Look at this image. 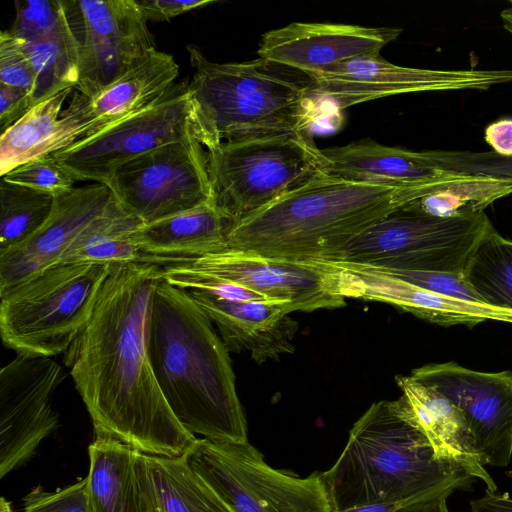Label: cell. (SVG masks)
Wrapping results in <instances>:
<instances>
[{"mask_svg":"<svg viewBox=\"0 0 512 512\" xmlns=\"http://www.w3.org/2000/svg\"><path fill=\"white\" fill-rule=\"evenodd\" d=\"M160 264L112 265L93 314L65 352L97 436L149 455L178 457L197 439L176 419L156 381L147 347Z\"/></svg>","mask_w":512,"mask_h":512,"instance_id":"1","label":"cell"},{"mask_svg":"<svg viewBox=\"0 0 512 512\" xmlns=\"http://www.w3.org/2000/svg\"><path fill=\"white\" fill-rule=\"evenodd\" d=\"M147 347L163 397L189 433L248 442L229 351L190 294L163 278L152 299Z\"/></svg>","mask_w":512,"mask_h":512,"instance_id":"2","label":"cell"},{"mask_svg":"<svg viewBox=\"0 0 512 512\" xmlns=\"http://www.w3.org/2000/svg\"><path fill=\"white\" fill-rule=\"evenodd\" d=\"M435 191L351 181L322 172L234 223L227 249L327 261L391 212Z\"/></svg>","mask_w":512,"mask_h":512,"instance_id":"3","label":"cell"},{"mask_svg":"<svg viewBox=\"0 0 512 512\" xmlns=\"http://www.w3.org/2000/svg\"><path fill=\"white\" fill-rule=\"evenodd\" d=\"M333 511L448 498L473 479L438 459L394 401L374 402L354 423L335 464L322 473Z\"/></svg>","mask_w":512,"mask_h":512,"instance_id":"4","label":"cell"},{"mask_svg":"<svg viewBox=\"0 0 512 512\" xmlns=\"http://www.w3.org/2000/svg\"><path fill=\"white\" fill-rule=\"evenodd\" d=\"M187 51L206 150L227 141L307 132L316 98L307 74L262 58L218 63L194 45Z\"/></svg>","mask_w":512,"mask_h":512,"instance_id":"5","label":"cell"},{"mask_svg":"<svg viewBox=\"0 0 512 512\" xmlns=\"http://www.w3.org/2000/svg\"><path fill=\"white\" fill-rule=\"evenodd\" d=\"M111 266L56 265L0 295L4 345L24 355L65 353L89 322Z\"/></svg>","mask_w":512,"mask_h":512,"instance_id":"6","label":"cell"},{"mask_svg":"<svg viewBox=\"0 0 512 512\" xmlns=\"http://www.w3.org/2000/svg\"><path fill=\"white\" fill-rule=\"evenodd\" d=\"M207 159L212 201L233 224L326 172L307 132L222 142Z\"/></svg>","mask_w":512,"mask_h":512,"instance_id":"7","label":"cell"},{"mask_svg":"<svg viewBox=\"0 0 512 512\" xmlns=\"http://www.w3.org/2000/svg\"><path fill=\"white\" fill-rule=\"evenodd\" d=\"M493 230L484 212L439 217L422 211L413 201L369 227L325 262L458 273Z\"/></svg>","mask_w":512,"mask_h":512,"instance_id":"8","label":"cell"},{"mask_svg":"<svg viewBox=\"0 0 512 512\" xmlns=\"http://www.w3.org/2000/svg\"><path fill=\"white\" fill-rule=\"evenodd\" d=\"M182 456L232 512H334L322 473L274 469L248 442L197 438Z\"/></svg>","mask_w":512,"mask_h":512,"instance_id":"9","label":"cell"},{"mask_svg":"<svg viewBox=\"0 0 512 512\" xmlns=\"http://www.w3.org/2000/svg\"><path fill=\"white\" fill-rule=\"evenodd\" d=\"M190 83H175L155 103L67 148L50 154L76 181L103 184L119 165L158 147L203 142Z\"/></svg>","mask_w":512,"mask_h":512,"instance_id":"10","label":"cell"},{"mask_svg":"<svg viewBox=\"0 0 512 512\" xmlns=\"http://www.w3.org/2000/svg\"><path fill=\"white\" fill-rule=\"evenodd\" d=\"M103 184L143 224L213 202L207 150L195 139L131 159L116 167Z\"/></svg>","mask_w":512,"mask_h":512,"instance_id":"11","label":"cell"},{"mask_svg":"<svg viewBox=\"0 0 512 512\" xmlns=\"http://www.w3.org/2000/svg\"><path fill=\"white\" fill-rule=\"evenodd\" d=\"M78 52L76 89L93 98L156 49L135 0H61Z\"/></svg>","mask_w":512,"mask_h":512,"instance_id":"12","label":"cell"},{"mask_svg":"<svg viewBox=\"0 0 512 512\" xmlns=\"http://www.w3.org/2000/svg\"><path fill=\"white\" fill-rule=\"evenodd\" d=\"M177 262L287 303L289 313L341 308L352 294L351 273L324 261L270 258L226 249Z\"/></svg>","mask_w":512,"mask_h":512,"instance_id":"13","label":"cell"},{"mask_svg":"<svg viewBox=\"0 0 512 512\" xmlns=\"http://www.w3.org/2000/svg\"><path fill=\"white\" fill-rule=\"evenodd\" d=\"M307 76L316 97L344 109L404 93L488 90L494 85L512 82V69H423L399 66L380 56H366Z\"/></svg>","mask_w":512,"mask_h":512,"instance_id":"14","label":"cell"},{"mask_svg":"<svg viewBox=\"0 0 512 512\" xmlns=\"http://www.w3.org/2000/svg\"><path fill=\"white\" fill-rule=\"evenodd\" d=\"M62 379L52 357L17 354L0 370V478L25 464L57 428L52 397Z\"/></svg>","mask_w":512,"mask_h":512,"instance_id":"15","label":"cell"},{"mask_svg":"<svg viewBox=\"0 0 512 512\" xmlns=\"http://www.w3.org/2000/svg\"><path fill=\"white\" fill-rule=\"evenodd\" d=\"M411 376L445 396L464 415L483 465L512 457V371L481 372L455 362L428 364Z\"/></svg>","mask_w":512,"mask_h":512,"instance_id":"16","label":"cell"},{"mask_svg":"<svg viewBox=\"0 0 512 512\" xmlns=\"http://www.w3.org/2000/svg\"><path fill=\"white\" fill-rule=\"evenodd\" d=\"M107 185L88 184L54 198L51 214L26 241L0 250V295L59 264L75 238L114 202Z\"/></svg>","mask_w":512,"mask_h":512,"instance_id":"17","label":"cell"},{"mask_svg":"<svg viewBox=\"0 0 512 512\" xmlns=\"http://www.w3.org/2000/svg\"><path fill=\"white\" fill-rule=\"evenodd\" d=\"M400 29L339 23L293 22L262 35L259 58L305 74L357 57L380 56Z\"/></svg>","mask_w":512,"mask_h":512,"instance_id":"18","label":"cell"},{"mask_svg":"<svg viewBox=\"0 0 512 512\" xmlns=\"http://www.w3.org/2000/svg\"><path fill=\"white\" fill-rule=\"evenodd\" d=\"M217 327L229 352H248L259 365L294 352L299 329L287 303L233 301L201 290H186Z\"/></svg>","mask_w":512,"mask_h":512,"instance_id":"19","label":"cell"},{"mask_svg":"<svg viewBox=\"0 0 512 512\" xmlns=\"http://www.w3.org/2000/svg\"><path fill=\"white\" fill-rule=\"evenodd\" d=\"M395 379L402 391L401 397L394 400L398 410L424 434L435 456L457 464L481 480L487 491L496 492L497 485L481 462L462 412L440 392L411 375H398Z\"/></svg>","mask_w":512,"mask_h":512,"instance_id":"20","label":"cell"},{"mask_svg":"<svg viewBox=\"0 0 512 512\" xmlns=\"http://www.w3.org/2000/svg\"><path fill=\"white\" fill-rule=\"evenodd\" d=\"M88 453L93 512H161L145 453L97 435Z\"/></svg>","mask_w":512,"mask_h":512,"instance_id":"21","label":"cell"},{"mask_svg":"<svg viewBox=\"0 0 512 512\" xmlns=\"http://www.w3.org/2000/svg\"><path fill=\"white\" fill-rule=\"evenodd\" d=\"M322 153L327 173L351 181L438 190L472 175L431 166L422 151L385 146L375 141L327 148Z\"/></svg>","mask_w":512,"mask_h":512,"instance_id":"22","label":"cell"},{"mask_svg":"<svg viewBox=\"0 0 512 512\" xmlns=\"http://www.w3.org/2000/svg\"><path fill=\"white\" fill-rule=\"evenodd\" d=\"M329 263L351 273V298L392 304L442 326H474L486 320L512 324V311L440 295L369 266L350 262Z\"/></svg>","mask_w":512,"mask_h":512,"instance_id":"23","label":"cell"},{"mask_svg":"<svg viewBox=\"0 0 512 512\" xmlns=\"http://www.w3.org/2000/svg\"><path fill=\"white\" fill-rule=\"evenodd\" d=\"M72 89L32 107L0 136V176L34 159L61 151L87 132L83 96L78 91L62 106Z\"/></svg>","mask_w":512,"mask_h":512,"instance_id":"24","label":"cell"},{"mask_svg":"<svg viewBox=\"0 0 512 512\" xmlns=\"http://www.w3.org/2000/svg\"><path fill=\"white\" fill-rule=\"evenodd\" d=\"M233 222L213 202L185 212L141 224L131 238L142 261L166 265L227 249Z\"/></svg>","mask_w":512,"mask_h":512,"instance_id":"25","label":"cell"},{"mask_svg":"<svg viewBox=\"0 0 512 512\" xmlns=\"http://www.w3.org/2000/svg\"><path fill=\"white\" fill-rule=\"evenodd\" d=\"M179 66L173 56L152 50L93 98L84 100L88 129L83 138L139 112L161 99L175 84ZM82 139V138H81Z\"/></svg>","mask_w":512,"mask_h":512,"instance_id":"26","label":"cell"},{"mask_svg":"<svg viewBox=\"0 0 512 512\" xmlns=\"http://www.w3.org/2000/svg\"><path fill=\"white\" fill-rule=\"evenodd\" d=\"M141 224L115 199L109 208L71 243L59 264L116 265L142 260V253L131 238Z\"/></svg>","mask_w":512,"mask_h":512,"instance_id":"27","label":"cell"},{"mask_svg":"<svg viewBox=\"0 0 512 512\" xmlns=\"http://www.w3.org/2000/svg\"><path fill=\"white\" fill-rule=\"evenodd\" d=\"M21 41L35 72L31 92L33 107L66 89L76 87L79 79L78 52L62 6L60 19L50 32Z\"/></svg>","mask_w":512,"mask_h":512,"instance_id":"28","label":"cell"},{"mask_svg":"<svg viewBox=\"0 0 512 512\" xmlns=\"http://www.w3.org/2000/svg\"><path fill=\"white\" fill-rule=\"evenodd\" d=\"M146 459L161 512H232L183 456Z\"/></svg>","mask_w":512,"mask_h":512,"instance_id":"29","label":"cell"},{"mask_svg":"<svg viewBox=\"0 0 512 512\" xmlns=\"http://www.w3.org/2000/svg\"><path fill=\"white\" fill-rule=\"evenodd\" d=\"M463 274L484 304L512 311V240L495 229L488 233L473 251Z\"/></svg>","mask_w":512,"mask_h":512,"instance_id":"30","label":"cell"},{"mask_svg":"<svg viewBox=\"0 0 512 512\" xmlns=\"http://www.w3.org/2000/svg\"><path fill=\"white\" fill-rule=\"evenodd\" d=\"M512 194V178L472 174L468 179L445 186L415 200L422 211L455 217L484 212L495 201Z\"/></svg>","mask_w":512,"mask_h":512,"instance_id":"31","label":"cell"},{"mask_svg":"<svg viewBox=\"0 0 512 512\" xmlns=\"http://www.w3.org/2000/svg\"><path fill=\"white\" fill-rule=\"evenodd\" d=\"M54 197L1 178L0 250L18 245L35 234L49 218Z\"/></svg>","mask_w":512,"mask_h":512,"instance_id":"32","label":"cell"},{"mask_svg":"<svg viewBox=\"0 0 512 512\" xmlns=\"http://www.w3.org/2000/svg\"><path fill=\"white\" fill-rule=\"evenodd\" d=\"M1 178L54 198L70 192L75 188L76 182L75 178L50 155L27 162Z\"/></svg>","mask_w":512,"mask_h":512,"instance_id":"33","label":"cell"},{"mask_svg":"<svg viewBox=\"0 0 512 512\" xmlns=\"http://www.w3.org/2000/svg\"><path fill=\"white\" fill-rule=\"evenodd\" d=\"M425 161L434 167L466 174L512 178V157L493 151H422Z\"/></svg>","mask_w":512,"mask_h":512,"instance_id":"34","label":"cell"},{"mask_svg":"<svg viewBox=\"0 0 512 512\" xmlns=\"http://www.w3.org/2000/svg\"><path fill=\"white\" fill-rule=\"evenodd\" d=\"M14 6L15 19L7 32L23 41L47 34L61 16V0H17Z\"/></svg>","mask_w":512,"mask_h":512,"instance_id":"35","label":"cell"},{"mask_svg":"<svg viewBox=\"0 0 512 512\" xmlns=\"http://www.w3.org/2000/svg\"><path fill=\"white\" fill-rule=\"evenodd\" d=\"M23 503L25 512H93L86 478L52 492L37 486Z\"/></svg>","mask_w":512,"mask_h":512,"instance_id":"36","label":"cell"},{"mask_svg":"<svg viewBox=\"0 0 512 512\" xmlns=\"http://www.w3.org/2000/svg\"><path fill=\"white\" fill-rule=\"evenodd\" d=\"M374 269L440 295L471 303L484 304L466 281L463 272L451 273L436 271H403L382 268Z\"/></svg>","mask_w":512,"mask_h":512,"instance_id":"37","label":"cell"},{"mask_svg":"<svg viewBox=\"0 0 512 512\" xmlns=\"http://www.w3.org/2000/svg\"><path fill=\"white\" fill-rule=\"evenodd\" d=\"M0 83L32 92L35 72L23 49L22 41L7 30L0 35Z\"/></svg>","mask_w":512,"mask_h":512,"instance_id":"38","label":"cell"},{"mask_svg":"<svg viewBox=\"0 0 512 512\" xmlns=\"http://www.w3.org/2000/svg\"><path fill=\"white\" fill-rule=\"evenodd\" d=\"M32 107L29 91L0 83L1 133L21 119Z\"/></svg>","mask_w":512,"mask_h":512,"instance_id":"39","label":"cell"},{"mask_svg":"<svg viewBox=\"0 0 512 512\" xmlns=\"http://www.w3.org/2000/svg\"><path fill=\"white\" fill-rule=\"evenodd\" d=\"M147 21L161 22L193 9L213 3V0H135Z\"/></svg>","mask_w":512,"mask_h":512,"instance_id":"40","label":"cell"},{"mask_svg":"<svg viewBox=\"0 0 512 512\" xmlns=\"http://www.w3.org/2000/svg\"><path fill=\"white\" fill-rule=\"evenodd\" d=\"M446 501L447 498L441 497L413 503L359 507L340 512H449Z\"/></svg>","mask_w":512,"mask_h":512,"instance_id":"41","label":"cell"},{"mask_svg":"<svg viewBox=\"0 0 512 512\" xmlns=\"http://www.w3.org/2000/svg\"><path fill=\"white\" fill-rule=\"evenodd\" d=\"M484 140L493 152L512 157V118H502L490 123L484 130Z\"/></svg>","mask_w":512,"mask_h":512,"instance_id":"42","label":"cell"},{"mask_svg":"<svg viewBox=\"0 0 512 512\" xmlns=\"http://www.w3.org/2000/svg\"><path fill=\"white\" fill-rule=\"evenodd\" d=\"M470 512H512V498L486 491L470 502Z\"/></svg>","mask_w":512,"mask_h":512,"instance_id":"43","label":"cell"},{"mask_svg":"<svg viewBox=\"0 0 512 512\" xmlns=\"http://www.w3.org/2000/svg\"><path fill=\"white\" fill-rule=\"evenodd\" d=\"M500 18L504 29L512 34V0L509 1V6L500 12Z\"/></svg>","mask_w":512,"mask_h":512,"instance_id":"44","label":"cell"},{"mask_svg":"<svg viewBox=\"0 0 512 512\" xmlns=\"http://www.w3.org/2000/svg\"><path fill=\"white\" fill-rule=\"evenodd\" d=\"M0 512H13L9 502L4 497H1L0 500Z\"/></svg>","mask_w":512,"mask_h":512,"instance_id":"45","label":"cell"}]
</instances>
